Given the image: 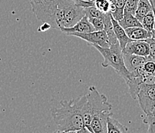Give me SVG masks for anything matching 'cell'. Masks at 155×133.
Masks as SVG:
<instances>
[{
    "mask_svg": "<svg viewBox=\"0 0 155 133\" xmlns=\"http://www.w3.org/2000/svg\"><path fill=\"white\" fill-rule=\"evenodd\" d=\"M87 99V95L70 100L60 101L59 108H53L51 115L58 130L64 132H77L84 128L82 109Z\"/></svg>",
    "mask_w": 155,
    "mask_h": 133,
    "instance_id": "obj_1",
    "label": "cell"
},
{
    "mask_svg": "<svg viewBox=\"0 0 155 133\" xmlns=\"http://www.w3.org/2000/svg\"><path fill=\"white\" fill-rule=\"evenodd\" d=\"M32 10L39 20L48 23L54 29L62 26L63 12L60 0H31Z\"/></svg>",
    "mask_w": 155,
    "mask_h": 133,
    "instance_id": "obj_2",
    "label": "cell"
},
{
    "mask_svg": "<svg viewBox=\"0 0 155 133\" xmlns=\"http://www.w3.org/2000/svg\"><path fill=\"white\" fill-rule=\"evenodd\" d=\"M87 96V99L82 109L83 119L84 127L90 132L93 133L91 129L93 116L101 112L110 111L112 109V105L108 103L107 96L100 93L95 86H91L89 88V92Z\"/></svg>",
    "mask_w": 155,
    "mask_h": 133,
    "instance_id": "obj_3",
    "label": "cell"
},
{
    "mask_svg": "<svg viewBox=\"0 0 155 133\" xmlns=\"http://www.w3.org/2000/svg\"><path fill=\"white\" fill-rule=\"evenodd\" d=\"M92 46L98 50L104 57V62H102V66L104 68L112 67L115 70V72L124 79L125 82H127L130 79L131 75L125 67L123 52L119 43L111 45L109 48H102L97 45H94Z\"/></svg>",
    "mask_w": 155,
    "mask_h": 133,
    "instance_id": "obj_4",
    "label": "cell"
},
{
    "mask_svg": "<svg viewBox=\"0 0 155 133\" xmlns=\"http://www.w3.org/2000/svg\"><path fill=\"white\" fill-rule=\"evenodd\" d=\"M63 12L62 28H70L84 17V9L79 6L73 0H60Z\"/></svg>",
    "mask_w": 155,
    "mask_h": 133,
    "instance_id": "obj_5",
    "label": "cell"
},
{
    "mask_svg": "<svg viewBox=\"0 0 155 133\" xmlns=\"http://www.w3.org/2000/svg\"><path fill=\"white\" fill-rule=\"evenodd\" d=\"M137 99L146 116L153 113L155 110V85L142 84Z\"/></svg>",
    "mask_w": 155,
    "mask_h": 133,
    "instance_id": "obj_6",
    "label": "cell"
},
{
    "mask_svg": "<svg viewBox=\"0 0 155 133\" xmlns=\"http://www.w3.org/2000/svg\"><path fill=\"white\" fill-rule=\"evenodd\" d=\"M69 36H73L78 37L81 40H85L91 46L97 45L102 48H109L110 44L108 40L107 35L104 30L103 31H94L92 33H69Z\"/></svg>",
    "mask_w": 155,
    "mask_h": 133,
    "instance_id": "obj_7",
    "label": "cell"
},
{
    "mask_svg": "<svg viewBox=\"0 0 155 133\" xmlns=\"http://www.w3.org/2000/svg\"><path fill=\"white\" fill-rule=\"evenodd\" d=\"M113 116L110 111H104L98 112L93 116L91 121V129L93 133H107V120Z\"/></svg>",
    "mask_w": 155,
    "mask_h": 133,
    "instance_id": "obj_8",
    "label": "cell"
},
{
    "mask_svg": "<svg viewBox=\"0 0 155 133\" xmlns=\"http://www.w3.org/2000/svg\"><path fill=\"white\" fill-rule=\"evenodd\" d=\"M122 52L123 53H129L139 56L147 57L150 52V46L145 40H132L127 44Z\"/></svg>",
    "mask_w": 155,
    "mask_h": 133,
    "instance_id": "obj_9",
    "label": "cell"
},
{
    "mask_svg": "<svg viewBox=\"0 0 155 133\" xmlns=\"http://www.w3.org/2000/svg\"><path fill=\"white\" fill-rule=\"evenodd\" d=\"M60 30L65 34L68 35L71 33H92L95 31V29L92 26L88 18L84 15L82 19H80L78 22L70 28H62Z\"/></svg>",
    "mask_w": 155,
    "mask_h": 133,
    "instance_id": "obj_10",
    "label": "cell"
},
{
    "mask_svg": "<svg viewBox=\"0 0 155 133\" xmlns=\"http://www.w3.org/2000/svg\"><path fill=\"white\" fill-rule=\"evenodd\" d=\"M123 55L125 67L130 73L141 68L147 59V57L139 56L129 53H123Z\"/></svg>",
    "mask_w": 155,
    "mask_h": 133,
    "instance_id": "obj_11",
    "label": "cell"
},
{
    "mask_svg": "<svg viewBox=\"0 0 155 133\" xmlns=\"http://www.w3.org/2000/svg\"><path fill=\"white\" fill-rule=\"evenodd\" d=\"M111 21H112L113 29H114V34H115L118 43H119L121 49L123 50L125 46H127V44L129 43L130 42H131L132 40L128 37L127 35L125 33V30L120 26L117 21L115 20L113 17H111Z\"/></svg>",
    "mask_w": 155,
    "mask_h": 133,
    "instance_id": "obj_12",
    "label": "cell"
},
{
    "mask_svg": "<svg viewBox=\"0 0 155 133\" xmlns=\"http://www.w3.org/2000/svg\"><path fill=\"white\" fill-rule=\"evenodd\" d=\"M125 33L128 37L131 40L137 41V40H145L147 39L151 38V33L143 29V27L129 28L124 29Z\"/></svg>",
    "mask_w": 155,
    "mask_h": 133,
    "instance_id": "obj_13",
    "label": "cell"
},
{
    "mask_svg": "<svg viewBox=\"0 0 155 133\" xmlns=\"http://www.w3.org/2000/svg\"><path fill=\"white\" fill-rule=\"evenodd\" d=\"M110 13L115 20H120L124 16L125 0H110Z\"/></svg>",
    "mask_w": 155,
    "mask_h": 133,
    "instance_id": "obj_14",
    "label": "cell"
},
{
    "mask_svg": "<svg viewBox=\"0 0 155 133\" xmlns=\"http://www.w3.org/2000/svg\"><path fill=\"white\" fill-rule=\"evenodd\" d=\"M117 22L124 29H129V28L142 27L141 23L137 20L134 15L130 14H124L123 18Z\"/></svg>",
    "mask_w": 155,
    "mask_h": 133,
    "instance_id": "obj_15",
    "label": "cell"
},
{
    "mask_svg": "<svg viewBox=\"0 0 155 133\" xmlns=\"http://www.w3.org/2000/svg\"><path fill=\"white\" fill-rule=\"evenodd\" d=\"M150 11H152L151 6L148 0H139L134 16L139 22H141L143 17Z\"/></svg>",
    "mask_w": 155,
    "mask_h": 133,
    "instance_id": "obj_16",
    "label": "cell"
},
{
    "mask_svg": "<svg viewBox=\"0 0 155 133\" xmlns=\"http://www.w3.org/2000/svg\"><path fill=\"white\" fill-rule=\"evenodd\" d=\"M128 128L112 116L107 120V133H127Z\"/></svg>",
    "mask_w": 155,
    "mask_h": 133,
    "instance_id": "obj_17",
    "label": "cell"
},
{
    "mask_svg": "<svg viewBox=\"0 0 155 133\" xmlns=\"http://www.w3.org/2000/svg\"><path fill=\"white\" fill-rule=\"evenodd\" d=\"M141 25L142 27L147 31H148L149 33H151L152 31L154 29V23H155V19H154V15H153V12L150 11L148 13L145 15L143 19L141 21Z\"/></svg>",
    "mask_w": 155,
    "mask_h": 133,
    "instance_id": "obj_18",
    "label": "cell"
},
{
    "mask_svg": "<svg viewBox=\"0 0 155 133\" xmlns=\"http://www.w3.org/2000/svg\"><path fill=\"white\" fill-rule=\"evenodd\" d=\"M94 6L103 13H110V0H92Z\"/></svg>",
    "mask_w": 155,
    "mask_h": 133,
    "instance_id": "obj_19",
    "label": "cell"
},
{
    "mask_svg": "<svg viewBox=\"0 0 155 133\" xmlns=\"http://www.w3.org/2000/svg\"><path fill=\"white\" fill-rule=\"evenodd\" d=\"M138 2L139 0H125L124 14H130L134 15L137 8Z\"/></svg>",
    "mask_w": 155,
    "mask_h": 133,
    "instance_id": "obj_20",
    "label": "cell"
},
{
    "mask_svg": "<svg viewBox=\"0 0 155 133\" xmlns=\"http://www.w3.org/2000/svg\"><path fill=\"white\" fill-rule=\"evenodd\" d=\"M84 14L86 16H87V18H100L101 19H103L105 15V13L101 12L95 6L84 8Z\"/></svg>",
    "mask_w": 155,
    "mask_h": 133,
    "instance_id": "obj_21",
    "label": "cell"
},
{
    "mask_svg": "<svg viewBox=\"0 0 155 133\" xmlns=\"http://www.w3.org/2000/svg\"><path fill=\"white\" fill-rule=\"evenodd\" d=\"M143 122L148 125L147 133H155V110L151 114L147 115Z\"/></svg>",
    "mask_w": 155,
    "mask_h": 133,
    "instance_id": "obj_22",
    "label": "cell"
},
{
    "mask_svg": "<svg viewBox=\"0 0 155 133\" xmlns=\"http://www.w3.org/2000/svg\"><path fill=\"white\" fill-rule=\"evenodd\" d=\"M143 69L146 73L155 75V60L147 56V59L143 65Z\"/></svg>",
    "mask_w": 155,
    "mask_h": 133,
    "instance_id": "obj_23",
    "label": "cell"
},
{
    "mask_svg": "<svg viewBox=\"0 0 155 133\" xmlns=\"http://www.w3.org/2000/svg\"><path fill=\"white\" fill-rule=\"evenodd\" d=\"M88 19L95 29V31L104 30V24L102 19L100 18H88Z\"/></svg>",
    "mask_w": 155,
    "mask_h": 133,
    "instance_id": "obj_24",
    "label": "cell"
},
{
    "mask_svg": "<svg viewBox=\"0 0 155 133\" xmlns=\"http://www.w3.org/2000/svg\"><path fill=\"white\" fill-rule=\"evenodd\" d=\"M142 82L144 85H155V75L145 73L142 75Z\"/></svg>",
    "mask_w": 155,
    "mask_h": 133,
    "instance_id": "obj_25",
    "label": "cell"
},
{
    "mask_svg": "<svg viewBox=\"0 0 155 133\" xmlns=\"http://www.w3.org/2000/svg\"><path fill=\"white\" fill-rule=\"evenodd\" d=\"M145 41L148 43L149 46H150V52H149L148 57L155 60V41L152 38L147 39L145 40Z\"/></svg>",
    "mask_w": 155,
    "mask_h": 133,
    "instance_id": "obj_26",
    "label": "cell"
},
{
    "mask_svg": "<svg viewBox=\"0 0 155 133\" xmlns=\"http://www.w3.org/2000/svg\"><path fill=\"white\" fill-rule=\"evenodd\" d=\"M51 28L50 25H49L48 23H43L40 27H39V31H46L48 30V29H50Z\"/></svg>",
    "mask_w": 155,
    "mask_h": 133,
    "instance_id": "obj_27",
    "label": "cell"
},
{
    "mask_svg": "<svg viewBox=\"0 0 155 133\" xmlns=\"http://www.w3.org/2000/svg\"><path fill=\"white\" fill-rule=\"evenodd\" d=\"M151 6V10L153 12V15H154V19H155V0H148ZM154 29H155V23H154Z\"/></svg>",
    "mask_w": 155,
    "mask_h": 133,
    "instance_id": "obj_28",
    "label": "cell"
},
{
    "mask_svg": "<svg viewBox=\"0 0 155 133\" xmlns=\"http://www.w3.org/2000/svg\"><path fill=\"white\" fill-rule=\"evenodd\" d=\"M76 133H91V132H90V131H89L88 130H87V128H86L85 127H84V128H83L82 129L79 130V131H77V132H76Z\"/></svg>",
    "mask_w": 155,
    "mask_h": 133,
    "instance_id": "obj_29",
    "label": "cell"
},
{
    "mask_svg": "<svg viewBox=\"0 0 155 133\" xmlns=\"http://www.w3.org/2000/svg\"><path fill=\"white\" fill-rule=\"evenodd\" d=\"M151 38L155 41V29L151 32Z\"/></svg>",
    "mask_w": 155,
    "mask_h": 133,
    "instance_id": "obj_30",
    "label": "cell"
},
{
    "mask_svg": "<svg viewBox=\"0 0 155 133\" xmlns=\"http://www.w3.org/2000/svg\"><path fill=\"white\" fill-rule=\"evenodd\" d=\"M53 133H74V131H71V132H64V131H59V130H57V131H54V132Z\"/></svg>",
    "mask_w": 155,
    "mask_h": 133,
    "instance_id": "obj_31",
    "label": "cell"
},
{
    "mask_svg": "<svg viewBox=\"0 0 155 133\" xmlns=\"http://www.w3.org/2000/svg\"><path fill=\"white\" fill-rule=\"evenodd\" d=\"M73 1H80V0H73ZM80 1H92V0H80Z\"/></svg>",
    "mask_w": 155,
    "mask_h": 133,
    "instance_id": "obj_32",
    "label": "cell"
},
{
    "mask_svg": "<svg viewBox=\"0 0 155 133\" xmlns=\"http://www.w3.org/2000/svg\"><path fill=\"white\" fill-rule=\"evenodd\" d=\"M33 1H36V0H33Z\"/></svg>",
    "mask_w": 155,
    "mask_h": 133,
    "instance_id": "obj_33",
    "label": "cell"
},
{
    "mask_svg": "<svg viewBox=\"0 0 155 133\" xmlns=\"http://www.w3.org/2000/svg\"><path fill=\"white\" fill-rule=\"evenodd\" d=\"M74 133H76V132H74Z\"/></svg>",
    "mask_w": 155,
    "mask_h": 133,
    "instance_id": "obj_34",
    "label": "cell"
}]
</instances>
